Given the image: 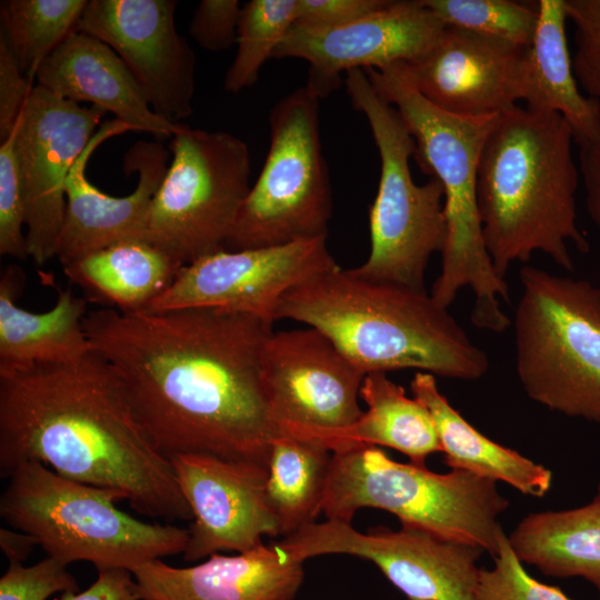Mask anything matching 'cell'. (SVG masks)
I'll return each mask as SVG.
<instances>
[{
    "mask_svg": "<svg viewBox=\"0 0 600 600\" xmlns=\"http://www.w3.org/2000/svg\"><path fill=\"white\" fill-rule=\"evenodd\" d=\"M37 84L53 94L81 104L90 102L131 131L159 140L172 138L182 123L154 112L142 88L121 58L103 41L74 30L41 63Z\"/></svg>",
    "mask_w": 600,
    "mask_h": 600,
    "instance_id": "7402d4cb",
    "label": "cell"
},
{
    "mask_svg": "<svg viewBox=\"0 0 600 600\" xmlns=\"http://www.w3.org/2000/svg\"><path fill=\"white\" fill-rule=\"evenodd\" d=\"M176 0H90L77 30L107 43L124 62L160 117L193 113L196 54L178 33Z\"/></svg>",
    "mask_w": 600,
    "mask_h": 600,
    "instance_id": "9a60e30c",
    "label": "cell"
},
{
    "mask_svg": "<svg viewBox=\"0 0 600 600\" xmlns=\"http://www.w3.org/2000/svg\"><path fill=\"white\" fill-rule=\"evenodd\" d=\"M327 236L244 250H221L180 268L173 282L144 310L212 308L273 324L293 287L337 268Z\"/></svg>",
    "mask_w": 600,
    "mask_h": 600,
    "instance_id": "4fadbf2b",
    "label": "cell"
},
{
    "mask_svg": "<svg viewBox=\"0 0 600 600\" xmlns=\"http://www.w3.org/2000/svg\"><path fill=\"white\" fill-rule=\"evenodd\" d=\"M180 268L149 241L130 239L94 251L63 267V272L90 300L138 312L169 288Z\"/></svg>",
    "mask_w": 600,
    "mask_h": 600,
    "instance_id": "83f0119b",
    "label": "cell"
},
{
    "mask_svg": "<svg viewBox=\"0 0 600 600\" xmlns=\"http://www.w3.org/2000/svg\"><path fill=\"white\" fill-rule=\"evenodd\" d=\"M28 461L118 491L142 516L167 523L192 520L170 459L94 351L71 363L0 374L1 478Z\"/></svg>",
    "mask_w": 600,
    "mask_h": 600,
    "instance_id": "7a4b0ae2",
    "label": "cell"
},
{
    "mask_svg": "<svg viewBox=\"0 0 600 600\" xmlns=\"http://www.w3.org/2000/svg\"><path fill=\"white\" fill-rule=\"evenodd\" d=\"M88 0L1 2L4 38L23 74L32 81L41 63L77 30Z\"/></svg>",
    "mask_w": 600,
    "mask_h": 600,
    "instance_id": "f546056e",
    "label": "cell"
},
{
    "mask_svg": "<svg viewBox=\"0 0 600 600\" xmlns=\"http://www.w3.org/2000/svg\"><path fill=\"white\" fill-rule=\"evenodd\" d=\"M302 563L276 543L236 556L214 553L187 568L157 559L131 573L138 600H294Z\"/></svg>",
    "mask_w": 600,
    "mask_h": 600,
    "instance_id": "44dd1931",
    "label": "cell"
},
{
    "mask_svg": "<svg viewBox=\"0 0 600 600\" xmlns=\"http://www.w3.org/2000/svg\"><path fill=\"white\" fill-rule=\"evenodd\" d=\"M444 28L422 0L389 1L340 27L310 29L293 24L272 58L307 61L304 87L322 99L342 84L343 72L407 62L427 51Z\"/></svg>",
    "mask_w": 600,
    "mask_h": 600,
    "instance_id": "2e32d148",
    "label": "cell"
},
{
    "mask_svg": "<svg viewBox=\"0 0 600 600\" xmlns=\"http://www.w3.org/2000/svg\"><path fill=\"white\" fill-rule=\"evenodd\" d=\"M410 390L431 414L448 467L506 482L530 497L549 492L552 472L478 431L440 392L433 374L417 371Z\"/></svg>",
    "mask_w": 600,
    "mask_h": 600,
    "instance_id": "d4e9b609",
    "label": "cell"
},
{
    "mask_svg": "<svg viewBox=\"0 0 600 600\" xmlns=\"http://www.w3.org/2000/svg\"><path fill=\"white\" fill-rule=\"evenodd\" d=\"M573 131L559 113L519 106L499 114L477 171V201L486 249L500 278L534 252L573 271L570 246L588 253L577 223L580 171Z\"/></svg>",
    "mask_w": 600,
    "mask_h": 600,
    "instance_id": "3957f363",
    "label": "cell"
},
{
    "mask_svg": "<svg viewBox=\"0 0 600 600\" xmlns=\"http://www.w3.org/2000/svg\"><path fill=\"white\" fill-rule=\"evenodd\" d=\"M26 204L14 133L0 144V254L26 259L28 254Z\"/></svg>",
    "mask_w": 600,
    "mask_h": 600,
    "instance_id": "836d02e7",
    "label": "cell"
},
{
    "mask_svg": "<svg viewBox=\"0 0 600 600\" xmlns=\"http://www.w3.org/2000/svg\"><path fill=\"white\" fill-rule=\"evenodd\" d=\"M59 600H138L134 579L124 569L98 570L96 581L84 591L64 592Z\"/></svg>",
    "mask_w": 600,
    "mask_h": 600,
    "instance_id": "60d3db41",
    "label": "cell"
},
{
    "mask_svg": "<svg viewBox=\"0 0 600 600\" xmlns=\"http://www.w3.org/2000/svg\"><path fill=\"white\" fill-rule=\"evenodd\" d=\"M34 86L21 71L19 63L1 33L0 37V140L9 137Z\"/></svg>",
    "mask_w": 600,
    "mask_h": 600,
    "instance_id": "74e56055",
    "label": "cell"
},
{
    "mask_svg": "<svg viewBox=\"0 0 600 600\" xmlns=\"http://www.w3.org/2000/svg\"><path fill=\"white\" fill-rule=\"evenodd\" d=\"M447 27L480 33L529 48L538 22V6L512 0H422Z\"/></svg>",
    "mask_w": 600,
    "mask_h": 600,
    "instance_id": "1f68e13d",
    "label": "cell"
},
{
    "mask_svg": "<svg viewBox=\"0 0 600 600\" xmlns=\"http://www.w3.org/2000/svg\"><path fill=\"white\" fill-rule=\"evenodd\" d=\"M276 319L318 329L364 374L416 369L476 381L489 369L487 353L430 293L339 266L284 293Z\"/></svg>",
    "mask_w": 600,
    "mask_h": 600,
    "instance_id": "277c9868",
    "label": "cell"
},
{
    "mask_svg": "<svg viewBox=\"0 0 600 600\" xmlns=\"http://www.w3.org/2000/svg\"><path fill=\"white\" fill-rule=\"evenodd\" d=\"M319 100L303 86L271 109L268 154L224 250L327 236L332 197L321 146Z\"/></svg>",
    "mask_w": 600,
    "mask_h": 600,
    "instance_id": "30bf717a",
    "label": "cell"
},
{
    "mask_svg": "<svg viewBox=\"0 0 600 600\" xmlns=\"http://www.w3.org/2000/svg\"><path fill=\"white\" fill-rule=\"evenodd\" d=\"M242 4L239 0H202L189 24V32L204 50H229L238 39Z\"/></svg>",
    "mask_w": 600,
    "mask_h": 600,
    "instance_id": "8d00e7d4",
    "label": "cell"
},
{
    "mask_svg": "<svg viewBox=\"0 0 600 600\" xmlns=\"http://www.w3.org/2000/svg\"><path fill=\"white\" fill-rule=\"evenodd\" d=\"M297 19V0H251L242 4L237 53L223 88L238 94L254 86L264 62L272 58Z\"/></svg>",
    "mask_w": 600,
    "mask_h": 600,
    "instance_id": "4dcf8cb0",
    "label": "cell"
},
{
    "mask_svg": "<svg viewBox=\"0 0 600 600\" xmlns=\"http://www.w3.org/2000/svg\"><path fill=\"white\" fill-rule=\"evenodd\" d=\"M331 458V451L316 441L284 432L274 439L266 491L283 538L314 523L322 512Z\"/></svg>",
    "mask_w": 600,
    "mask_h": 600,
    "instance_id": "f1b7e54d",
    "label": "cell"
},
{
    "mask_svg": "<svg viewBox=\"0 0 600 600\" xmlns=\"http://www.w3.org/2000/svg\"><path fill=\"white\" fill-rule=\"evenodd\" d=\"M299 562L322 554H350L373 562L408 600H476L482 549L401 527L356 530L328 519L278 542Z\"/></svg>",
    "mask_w": 600,
    "mask_h": 600,
    "instance_id": "7c38bea8",
    "label": "cell"
},
{
    "mask_svg": "<svg viewBox=\"0 0 600 600\" xmlns=\"http://www.w3.org/2000/svg\"><path fill=\"white\" fill-rule=\"evenodd\" d=\"M508 539L522 563L553 578H582L600 597V482L587 504L529 513Z\"/></svg>",
    "mask_w": 600,
    "mask_h": 600,
    "instance_id": "4316f807",
    "label": "cell"
},
{
    "mask_svg": "<svg viewBox=\"0 0 600 600\" xmlns=\"http://www.w3.org/2000/svg\"><path fill=\"white\" fill-rule=\"evenodd\" d=\"M360 397L367 410L352 424L339 429L287 426L280 432L316 441L332 453L383 446L407 456L411 463L426 466L428 457L441 452L439 437L429 410L407 397L403 387L384 372L366 374Z\"/></svg>",
    "mask_w": 600,
    "mask_h": 600,
    "instance_id": "cb8c5ba5",
    "label": "cell"
},
{
    "mask_svg": "<svg viewBox=\"0 0 600 600\" xmlns=\"http://www.w3.org/2000/svg\"><path fill=\"white\" fill-rule=\"evenodd\" d=\"M579 146V171L590 220L600 234V117L594 132Z\"/></svg>",
    "mask_w": 600,
    "mask_h": 600,
    "instance_id": "ab89813d",
    "label": "cell"
},
{
    "mask_svg": "<svg viewBox=\"0 0 600 600\" xmlns=\"http://www.w3.org/2000/svg\"><path fill=\"white\" fill-rule=\"evenodd\" d=\"M67 564L51 557L26 567L9 563L0 578V600H47L57 592H78Z\"/></svg>",
    "mask_w": 600,
    "mask_h": 600,
    "instance_id": "d590c367",
    "label": "cell"
},
{
    "mask_svg": "<svg viewBox=\"0 0 600 600\" xmlns=\"http://www.w3.org/2000/svg\"><path fill=\"white\" fill-rule=\"evenodd\" d=\"M84 329L168 459L209 454L267 467L280 434L261 366L271 324L212 308L103 307L88 312Z\"/></svg>",
    "mask_w": 600,
    "mask_h": 600,
    "instance_id": "6da1fadb",
    "label": "cell"
},
{
    "mask_svg": "<svg viewBox=\"0 0 600 600\" xmlns=\"http://www.w3.org/2000/svg\"><path fill=\"white\" fill-rule=\"evenodd\" d=\"M390 0H297L294 24L328 29L350 23L387 6Z\"/></svg>",
    "mask_w": 600,
    "mask_h": 600,
    "instance_id": "f35d334b",
    "label": "cell"
},
{
    "mask_svg": "<svg viewBox=\"0 0 600 600\" xmlns=\"http://www.w3.org/2000/svg\"><path fill=\"white\" fill-rule=\"evenodd\" d=\"M519 277L512 326L524 392L551 411L600 423V288L528 264Z\"/></svg>",
    "mask_w": 600,
    "mask_h": 600,
    "instance_id": "ba28073f",
    "label": "cell"
},
{
    "mask_svg": "<svg viewBox=\"0 0 600 600\" xmlns=\"http://www.w3.org/2000/svg\"><path fill=\"white\" fill-rule=\"evenodd\" d=\"M38 547L31 534L17 529H0V548L9 563H23Z\"/></svg>",
    "mask_w": 600,
    "mask_h": 600,
    "instance_id": "b9f144b4",
    "label": "cell"
},
{
    "mask_svg": "<svg viewBox=\"0 0 600 600\" xmlns=\"http://www.w3.org/2000/svg\"><path fill=\"white\" fill-rule=\"evenodd\" d=\"M104 111L32 89L13 130L26 204L28 254L41 266L56 257L66 214V182Z\"/></svg>",
    "mask_w": 600,
    "mask_h": 600,
    "instance_id": "5bb4252c",
    "label": "cell"
},
{
    "mask_svg": "<svg viewBox=\"0 0 600 600\" xmlns=\"http://www.w3.org/2000/svg\"><path fill=\"white\" fill-rule=\"evenodd\" d=\"M573 24V73L587 97L600 103V0H564Z\"/></svg>",
    "mask_w": 600,
    "mask_h": 600,
    "instance_id": "e575fe53",
    "label": "cell"
},
{
    "mask_svg": "<svg viewBox=\"0 0 600 600\" xmlns=\"http://www.w3.org/2000/svg\"><path fill=\"white\" fill-rule=\"evenodd\" d=\"M7 479L1 518L67 566L86 561L97 570L132 572L186 550L188 529L149 523L119 510L114 503L124 498L118 491L64 478L37 461L19 464Z\"/></svg>",
    "mask_w": 600,
    "mask_h": 600,
    "instance_id": "8992f818",
    "label": "cell"
},
{
    "mask_svg": "<svg viewBox=\"0 0 600 600\" xmlns=\"http://www.w3.org/2000/svg\"><path fill=\"white\" fill-rule=\"evenodd\" d=\"M131 131L123 122L104 121L74 162L66 182V214L56 257L62 267L113 243L144 239L153 198L168 170L169 152L158 141H138L124 156L126 173H138L124 197L99 190L86 174L88 161L106 140Z\"/></svg>",
    "mask_w": 600,
    "mask_h": 600,
    "instance_id": "ffe728a7",
    "label": "cell"
},
{
    "mask_svg": "<svg viewBox=\"0 0 600 600\" xmlns=\"http://www.w3.org/2000/svg\"><path fill=\"white\" fill-rule=\"evenodd\" d=\"M23 271L8 266L0 278V374L78 361L92 347L84 329L87 299L60 290L53 307L31 312L17 304Z\"/></svg>",
    "mask_w": 600,
    "mask_h": 600,
    "instance_id": "603a6c76",
    "label": "cell"
},
{
    "mask_svg": "<svg viewBox=\"0 0 600 600\" xmlns=\"http://www.w3.org/2000/svg\"><path fill=\"white\" fill-rule=\"evenodd\" d=\"M170 462L192 513L186 561L246 552L263 544V536L280 534L267 499L266 466L209 454H178Z\"/></svg>",
    "mask_w": 600,
    "mask_h": 600,
    "instance_id": "ac0fdd59",
    "label": "cell"
},
{
    "mask_svg": "<svg viewBox=\"0 0 600 600\" xmlns=\"http://www.w3.org/2000/svg\"><path fill=\"white\" fill-rule=\"evenodd\" d=\"M169 149L172 160L153 198L146 240L183 267L226 249L251 188L250 152L231 133L183 123Z\"/></svg>",
    "mask_w": 600,
    "mask_h": 600,
    "instance_id": "8fae6325",
    "label": "cell"
},
{
    "mask_svg": "<svg viewBox=\"0 0 600 600\" xmlns=\"http://www.w3.org/2000/svg\"><path fill=\"white\" fill-rule=\"evenodd\" d=\"M362 70L412 134L420 169L443 187L447 240L431 298L448 309L459 290L470 287L476 298L470 317L474 327L503 332L511 320L500 301L509 302V286L486 249L477 201L481 149L499 114L463 117L437 108L416 89L402 63Z\"/></svg>",
    "mask_w": 600,
    "mask_h": 600,
    "instance_id": "5b68a950",
    "label": "cell"
},
{
    "mask_svg": "<svg viewBox=\"0 0 600 600\" xmlns=\"http://www.w3.org/2000/svg\"><path fill=\"white\" fill-rule=\"evenodd\" d=\"M401 63L420 94L452 114H500L523 101L528 48L446 26L427 51Z\"/></svg>",
    "mask_w": 600,
    "mask_h": 600,
    "instance_id": "d6986e66",
    "label": "cell"
},
{
    "mask_svg": "<svg viewBox=\"0 0 600 600\" xmlns=\"http://www.w3.org/2000/svg\"><path fill=\"white\" fill-rule=\"evenodd\" d=\"M343 81L352 107L369 123L380 157L378 191L369 210L370 253L350 270L369 281L427 291L429 259L442 252L447 240L443 187L436 178L414 182L409 163L414 139L366 72L349 70Z\"/></svg>",
    "mask_w": 600,
    "mask_h": 600,
    "instance_id": "9c48e42d",
    "label": "cell"
},
{
    "mask_svg": "<svg viewBox=\"0 0 600 600\" xmlns=\"http://www.w3.org/2000/svg\"><path fill=\"white\" fill-rule=\"evenodd\" d=\"M537 6L523 101L528 110L561 114L578 144L594 132L600 103L581 92L574 77L566 36V1L539 0Z\"/></svg>",
    "mask_w": 600,
    "mask_h": 600,
    "instance_id": "484cf974",
    "label": "cell"
},
{
    "mask_svg": "<svg viewBox=\"0 0 600 600\" xmlns=\"http://www.w3.org/2000/svg\"><path fill=\"white\" fill-rule=\"evenodd\" d=\"M509 507L497 482L462 469L436 473L401 463L378 447L332 453L322 501L327 519L351 522L361 508L396 516L401 527L474 546L494 557Z\"/></svg>",
    "mask_w": 600,
    "mask_h": 600,
    "instance_id": "52a82bcc",
    "label": "cell"
},
{
    "mask_svg": "<svg viewBox=\"0 0 600 600\" xmlns=\"http://www.w3.org/2000/svg\"><path fill=\"white\" fill-rule=\"evenodd\" d=\"M491 569H480L476 600H571L559 588L533 579L513 552L504 531Z\"/></svg>",
    "mask_w": 600,
    "mask_h": 600,
    "instance_id": "d6a6232c",
    "label": "cell"
},
{
    "mask_svg": "<svg viewBox=\"0 0 600 600\" xmlns=\"http://www.w3.org/2000/svg\"><path fill=\"white\" fill-rule=\"evenodd\" d=\"M262 378L273 420L281 427L339 429L362 414L366 374L314 328L271 332Z\"/></svg>",
    "mask_w": 600,
    "mask_h": 600,
    "instance_id": "e0dca14e",
    "label": "cell"
}]
</instances>
